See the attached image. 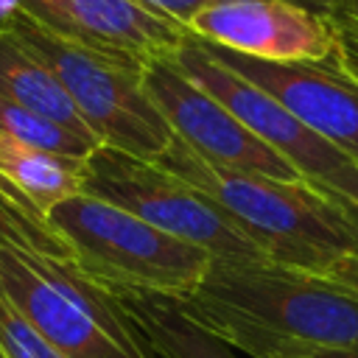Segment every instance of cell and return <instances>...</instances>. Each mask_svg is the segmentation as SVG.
I'll return each mask as SVG.
<instances>
[{
	"label": "cell",
	"mask_w": 358,
	"mask_h": 358,
	"mask_svg": "<svg viewBox=\"0 0 358 358\" xmlns=\"http://www.w3.org/2000/svg\"><path fill=\"white\" fill-rule=\"evenodd\" d=\"M179 308L252 358L358 352V296L336 282L277 263L213 260Z\"/></svg>",
	"instance_id": "1"
},
{
	"label": "cell",
	"mask_w": 358,
	"mask_h": 358,
	"mask_svg": "<svg viewBox=\"0 0 358 358\" xmlns=\"http://www.w3.org/2000/svg\"><path fill=\"white\" fill-rule=\"evenodd\" d=\"M157 162L210 199L277 266L324 277L358 255V207L327 190L218 168L176 137Z\"/></svg>",
	"instance_id": "2"
},
{
	"label": "cell",
	"mask_w": 358,
	"mask_h": 358,
	"mask_svg": "<svg viewBox=\"0 0 358 358\" xmlns=\"http://www.w3.org/2000/svg\"><path fill=\"white\" fill-rule=\"evenodd\" d=\"M0 294L64 358H157L120 299L70 257L0 243Z\"/></svg>",
	"instance_id": "3"
},
{
	"label": "cell",
	"mask_w": 358,
	"mask_h": 358,
	"mask_svg": "<svg viewBox=\"0 0 358 358\" xmlns=\"http://www.w3.org/2000/svg\"><path fill=\"white\" fill-rule=\"evenodd\" d=\"M70 260L109 291H145L182 299L207 274L213 257L134 213L76 193L48 213Z\"/></svg>",
	"instance_id": "4"
},
{
	"label": "cell",
	"mask_w": 358,
	"mask_h": 358,
	"mask_svg": "<svg viewBox=\"0 0 358 358\" xmlns=\"http://www.w3.org/2000/svg\"><path fill=\"white\" fill-rule=\"evenodd\" d=\"M0 28L22 42L56 76L101 145L151 162L162 157L173 134L143 90V67L84 50L50 34L22 11L3 17Z\"/></svg>",
	"instance_id": "5"
},
{
	"label": "cell",
	"mask_w": 358,
	"mask_h": 358,
	"mask_svg": "<svg viewBox=\"0 0 358 358\" xmlns=\"http://www.w3.org/2000/svg\"><path fill=\"white\" fill-rule=\"evenodd\" d=\"M81 193L134 213L151 227L204 249L213 260L271 263L210 199L159 162L98 145L84 162Z\"/></svg>",
	"instance_id": "6"
},
{
	"label": "cell",
	"mask_w": 358,
	"mask_h": 358,
	"mask_svg": "<svg viewBox=\"0 0 358 358\" xmlns=\"http://www.w3.org/2000/svg\"><path fill=\"white\" fill-rule=\"evenodd\" d=\"M171 59L199 87H204L215 101H221L252 134H257L268 148H274L308 185L327 190L336 199L341 196L350 173L355 171V159L350 154L313 134L268 92L241 78L229 67L218 64L196 36H187Z\"/></svg>",
	"instance_id": "7"
},
{
	"label": "cell",
	"mask_w": 358,
	"mask_h": 358,
	"mask_svg": "<svg viewBox=\"0 0 358 358\" xmlns=\"http://www.w3.org/2000/svg\"><path fill=\"white\" fill-rule=\"evenodd\" d=\"M140 81L148 101L168 123L171 134L201 159L229 171L257 173L282 182H305L274 148H268L257 134H252L171 56L148 62L140 73Z\"/></svg>",
	"instance_id": "8"
},
{
	"label": "cell",
	"mask_w": 358,
	"mask_h": 358,
	"mask_svg": "<svg viewBox=\"0 0 358 358\" xmlns=\"http://www.w3.org/2000/svg\"><path fill=\"white\" fill-rule=\"evenodd\" d=\"M196 39L280 64H330L327 14L299 0H215L187 20Z\"/></svg>",
	"instance_id": "9"
},
{
	"label": "cell",
	"mask_w": 358,
	"mask_h": 358,
	"mask_svg": "<svg viewBox=\"0 0 358 358\" xmlns=\"http://www.w3.org/2000/svg\"><path fill=\"white\" fill-rule=\"evenodd\" d=\"M14 11L84 50L131 67L173 56L190 36L185 25L134 0H17Z\"/></svg>",
	"instance_id": "10"
},
{
	"label": "cell",
	"mask_w": 358,
	"mask_h": 358,
	"mask_svg": "<svg viewBox=\"0 0 358 358\" xmlns=\"http://www.w3.org/2000/svg\"><path fill=\"white\" fill-rule=\"evenodd\" d=\"M199 42L218 64L268 92L313 134L358 159V84L327 64L260 62L210 45L204 39Z\"/></svg>",
	"instance_id": "11"
},
{
	"label": "cell",
	"mask_w": 358,
	"mask_h": 358,
	"mask_svg": "<svg viewBox=\"0 0 358 358\" xmlns=\"http://www.w3.org/2000/svg\"><path fill=\"white\" fill-rule=\"evenodd\" d=\"M84 162L0 134V187L45 218L59 201L81 193Z\"/></svg>",
	"instance_id": "12"
},
{
	"label": "cell",
	"mask_w": 358,
	"mask_h": 358,
	"mask_svg": "<svg viewBox=\"0 0 358 358\" xmlns=\"http://www.w3.org/2000/svg\"><path fill=\"white\" fill-rule=\"evenodd\" d=\"M131 324L143 336L145 347L157 358H238L235 350L196 324L173 296L145 294V291H112Z\"/></svg>",
	"instance_id": "13"
},
{
	"label": "cell",
	"mask_w": 358,
	"mask_h": 358,
	"mask_svg": "<svg viewBox=\"0 0 358 358\" xmlns=\"http://www.w3.org/2000/svg\"><path fill=\"white\" fill-rule=\"evenodd\" d=\"M0 98L11 101L17 106H25V109L70 129L73 134L101 145L95 140V134L87 129V123L81 120V115L76 112L70 95L62 90L56 76L22 42H17L6 28H0Z\"/></svg>",
	"instance_id": "14"
},
{
	"label": "cell",
	"mask_w": 358,
	"mask_h": 358,
	"mask_svg": "<svg viewBox=\"0 0 358 358\" xmlns=\"http://www.w3.org/2000/svg\"><path fill=\"white\" fill-rule=\"evenodd\" d=\"M0 134H8L20 143H28V145H36V148H45V151H53V154H64V157H78V159H87L98 145L73 134L70 129L25 109V106H17L6 98H0Z\"/></svg>",
	"instance_id": "15"
},
{
	"label": "cell",
	"mask_w": 358,
	"mask_h": 358,
	"mask_svg": "<svg viewBox=\"0 0 358 358\" xmlns=\"http://www.w3.org/2000/svg\"><path fill=\"white\" fill-rule=\"evenodd\" d=\"M0 358H64L0 294Z\"/></svg>",
	"instance_id": "16"
},
{
	"label": "cell",
	"mask_w": 358,
	"mask_h": 358,
	"mask_svg": "<svg viewBox=\"0 0 358 358\" xmlns=\"http://www.w3.org/2000/svg\"><path fill=\"white\" fill-rule=\"evenodd\" d=\"M324 14L333 31V59L327 67L358 84V0H336Z\"/></svg>",
	"instance_id": "17"
},
{
	"label": "cell",
	"mask_w": 358,
	"mask_h": 358,
	"mask_svg": "<svg viewBox=\"0 0 358 358\" xmlns=\"http://www.w3.org/2000/svg\"><path fill=\"white\" fill-rule=\"evenodd\" d=\"M134 3H140V6H145L148 11L162 14V17H168V20H173V22H179V25L187 28V20H190L196 11L207 8L210 3H215V0H134ZM299 3L324 11V6H322L319 0H299Z\"/></svg>",
	"instance_id": "18"
},
{
	"label": "cell",
	"mask_w": 358,
	"mask_h": 358,
	"mask_svg": "<svg viewBox=\"0 0 358 358\" xmlns=\"http://www.w3.org/2000/svg\"><path fill=\"white\" fill-rule=\"evenodd\" d=\"M324 280H330V282H336L338 288H344V291H350V294L358 296V255H350V257L338 260V263L324 274Z\"/></svg>",
	"instance_id": "19"
},
{
	"label": "cell",
	"mask_w": 358,
	"mask_h": 358,
	"mask_svg": "<svg viewBox=\"0 0 358 358\" xmlns=\"http://www.w3.org/2000/svg\"><path fill=\"white\" fill-rule=\"evenodd\" d=\"M338 199H344V201H350V204L358 207V159H355V171L350 173V179H347V185H344V190H341Z\"/></svg>",
	"instance_id": "20"
},
{
	"label": "cell",
	"mask_w": 358,
	"mask_h": 358,
	"mask_svg": "<svg viewBox=\"0 0 358 358\" xmlns=\"http://www.w3.org/2000/svg\"><path fill=\"white\" fill-rule=\"evenodd\" d=\"M308 358H358L355 350H322L316 355H308Z\"/></svg>",
	"instance_id": "21"
},
{
	"label": "cell",
	"mask_w": 358,
	"mask_h": 358,
	"mask_svg": "<svg viewBox=\"0 0 358 358\" xmlns=\"http://www.w3.org/2000/svg\"><path fill=\"white\" fill-rule=\"evenodd\" d=\"M14 3H17V0H0V20L14 11Z\"/></svg>",
	"instance_id": "22"
},
{
	"label": "cell",
	"mask_w": 358,
	"mask_h": 358,
	"mask_svg": "<svg viewBox=\"0 0 358 358\" xmlns=\"http://www.w3.org/2000/svg\"><path fill=\"white\" fill-rule=\"evenodd\" d=\"M319 3H322V6L327 8V6H330V3H336V0H319Z\"/></svg>",
	"instance_id": "23"
}]
</instances>
